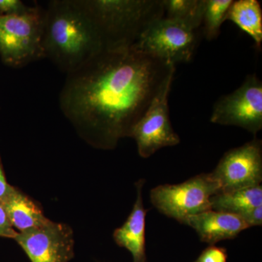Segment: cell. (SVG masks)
<instances>
[{"label":"cell","mask_w":262,"mask_h":262,"mask_svg":"<svg viewBox=\"0 0 262 262\" xmlns=\"http://www.w3.org/2000/svg\"><path fill=\"white\" fill-rule=\"evenodd\" d=\"M175 66L130 48L103 51L68 74L62 113L94 147L113 149L131 131Z\"/></svg>","instance_id":"obj_1"},{"label":"cell","mask_w":262,"mask_h":262,"mask_svg":"<svg viewBox=\"0 0 262 262\" xmlns=\"http://www.w3.org/2000/svg\"><path fill=\"white\" fill-rule=\"evenodd\" d=\"M45 56L72 73L104 51L96 26L82 0H53L45 10Z\"/></svg>","instance_id":"obj_2"},{"label":"cell","mask_w":262,"mask_h":262,"mask_svg":"<svg viewBox=\"0 0 262 262\" xmlns=\"http://www.w3.org/2000/svg\"><path fill=\"white\" fill-rule=\"evenodd\" d=\"M104 51L127 50L153 22L164 18L162 0H82Z\"/></svg>","instance_id":"obj_3"},{"label":"cell","mask_w":262,"mask_h":262,"mask_svg":"<svg viewBox=\"0 0 262 262\" xmlns=\"http://www.w3.org/2000/svg\"><path fill=\"white\" fill-rule=\"evenodd\" d=\"M45 10L35 5L22 15H0V57L20 68L46 58L43 48Z\"/></svg>","instance_id":"obj_4"},{"label":"cell","mask_w":262,"mask_h":262,"mask_svg":"<svg viewBox=\"0 0 262 262\" xmlns=\"http://www.w3.org/2000/svg\"><path fill=\"white\" fill-rule=\"evenodd\" d=\"M220 192L211 173H202L182 184L158 186L150 199L160 213L184 225L188 217L211 210V198Z\"/></svg>","instance_id":"obj_5"},{"label":"cell","mask_w":262,"mask_h":262,"mask_svg":"<svg viewBox=\"0 0 262 262\" xmlns=\"http://www.w3.org/2000/svg\"><path fill=\"white\" fill-rule=\"evenodd\" d=\"M196 31L177 20L160 18L142 33L132 48L176 67L192 59Z\"/></svg>","instance_id":"obj_6"},{"label":"cell","mask_w":262,"mask_h":262,"mask_svg":"<svg viewBox=\"0 0 262 262\" xmlns=\"http://www.w3.org/2000/svg\"><path fill=\"white\" fill-rule=\"evenodd\" d=\"M174 73L164 82L158 94L150 103L143 116L131 131L141 158H148L158 150L180 143V138L174 131L169 117L168 98Z\"/></svg>","instance_id":"obj_7"},{"label":"cell","mask_w":262,"mask_h":262,"mask_svg":"<svg viewBox=\"0 0 262 262\" xmlns=\"http://www.w3.org/2000/svg\"><path fill=\"white\" fill-rule=\"evenodd\" d=\"M210 120L257 134L262 128L261 81L256 75H248L238 89L215 103Z\"/></svg>","instance_id":"obj_8"},{"label":"cell","mask_w":262,"mask_h":262,"mask_svg":"<svg viewBox=\"0 0 262 262\" xmlns=\"http://www.w3.org/2000/svg\"><path fill=\"white\" fill-rule=\"evenodd\" d=\"M211 174L220 186V192L261 185V141L255 139L229 150Z\"/></svg>","instance_id":"obj_9"},{"label":"cell","mask_w":262,"mask_h":262,"mask_svg":"<svg viewBox=\"0 0 262 262\" xmlns=\"http://www.w3.org/2000/svg\"><path fill=\"white\" fill-rule=\"evenodd\" d=\"M31 262H68L74 257L73 231L50 220L38 228L18 233L14 239Z\"/></svg>","instance_id":"obj_10"},{"label":"cell","mask_w":262,"mask_h":262,"mask_svg":"<svg viewBox=\"0 0 262 262\" xmlns=\"http://www.w3.org/2000/svg\"><path fill=\"white\" fill-rule=\"evenodd\" d=\"M184 225L192 227L202 242L210 246L225 239L235 238L249 227L238 215L213 210L188 217Z\"/></svg>","instance_id":"obj_11"},{"label":"cell","mask_w":262,"mask_h":262,"mask_svg":"<svg viewBox=\"0 0 262 262\" xmlns=\"http://www.w3.org/2000/svg\"><path fill=\"white\" fill-rule=\"evenodd\" d=\"M145 181L136 183L137 198L132 211L122 227L115 229L113 238L120 247L131 253L134 262H147L146 255V215L143 202L142 189Z\"/></svg>","instance_id":"obj_12"},{"label":"cell","mask_w":262,"mask_h":262,"mask_svg":"<svg viewBox=\"0 0 262 262\" xmlns=\"http://www.w3.org/2000/svg\"><path fill=\"white\" fill-rule=\"evenodd\" d=\"M3 203L12 225L18 233L38 228L50 221L45 216L42 207L17 188Z\"/></svg>","instance_id":"obj_13"},{"label":"cell","mask_w":262,"mask_h":262,"mask_svg":"<svg viewBox=\"0 0 262 262\" xmlns=\"http://www.w3.org/2000/svg\"><path fill=\"white\" fill-rule=\"evenodd\" d=\"M258 206H262L261 185L218 192L211 198V208L213 211L238 215Z\"/></svg>","instance_id":"obj_14"},{"label":"cell","mask_w":262,"mask_h":262,"mask_svg":"<svg viewBox=\"0 0 262 262\" xmlns=\"http://www.w3.org/2000/svg\"><path fill=\"white\" fill-rule=\"evenodd\" d=\"M226 20L233 22L260 47L262 42V10L257 0L233 1Z\"/></svg>","instance_id":"obj_15"},{"label":"cell","mask_w":262,"mask_h":262,"mask_svg":"<svg viewBox=\"0 0 262 262\" xmlns=\"http://www.w3.org/2000/svg\"><path fill=\"white\" fill-rule=\"evenodd\" d=\"M164 18L198 30L203 24L206 0H162Z\"/></svg>","instance_id":"obj_16"},{"label":"cell","mask_w":262,"mask_h":262,"mask_svg":"<svg viewBox=\"0 0 262 262\" xmlns=\"http://www.w3.org/2000/svg\"><path fill=\"white\" fill-rule=\"evenodd\" d=\"M232 0H206L203 24V34L208 40L220 35L222 24L226 20Z\"/></svg>","instance_id":"obj_17"},{"label":"cell","mask_w":262,"mask_h":262,"mask_svg":"<svg viewBox=\"0 0 262 262\" xmlns=\"http://www.w3.org/2000/svg\"><path fill=\"white\" fill-rule=\"evenodd\" d=\"M227 253L225 248L214 245L208 246L194 262H227Z\"/></svg>","instance_id":"obj_18"},{"label":"cell","mask_w":262,"mask_h":262,"mask_svg":"<svg viewBox=\"0 0 262 262\" xmlns=\"http://www.w3.org/2000/svg\"><path fill=\"white\" fill-rule=\"evenodd\" d=\"M31 8L32 7L27 6L20 0H0V15H22Z\"/></svg>","instance_id":"obj_19"},{"label":"cell","mask_w":262,"mask_h":262,"mask_svg":"<svg viewBox=\"0 0 262 262\" xmlns=\"http://www.w3.org/2000/svg\"><path fill=\"white\" fill-rule=\"evenodd\" d=\"M18 234L10 222L4 204L0 201V237L15 239Z\"/></svg>","instance_id":"obj_20"},{"label":"cell","mask_w":262,"mask_h":262,"mask_svg":"<svg viewBox=\"0 0 262 262\" xmlns=\"http://www.w3.org/2000/svg\"><path fill=\"white\" fill-rule=\"evenodd\" d=\"M248 227L261 226L262 225V206L256 207L244 211L239 215Z\"/></svg>","instance_id":"obj_21"},{"label":"cell","mask_w":262,"mask_h":262,"mask_svg":"<svg viewBox=\"0 0 262 262\" xmlns=\"http://www.w3.org/2000/svg\"><path fill=\"white\" fill-rule=\"evenodd\" d=\"M14 188L7 182L1 156H0V201H4L10 195V193L13 192Z\"/></svg>","instance_id":"obj_22"}]
</instances>
